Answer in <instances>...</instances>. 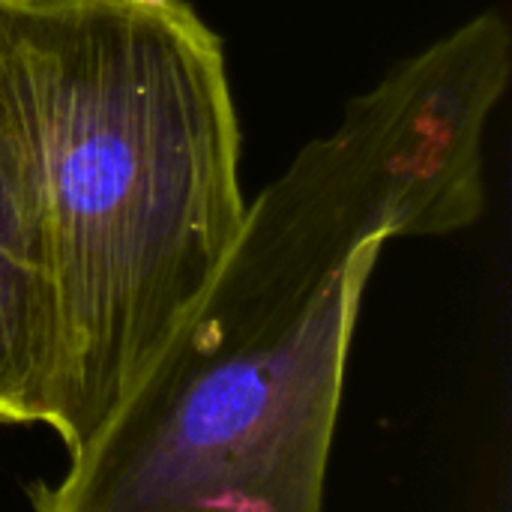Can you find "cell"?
<instances>
[{
	"mask_svg": "<svg viewBox=\"0 0 512 512\" xmlns=\"http://www.w3.org/2000/svg\"><path fill=\"white\" fill-rule=\"evenodd\" d=\"M0 111L54 282L42 426L72 453L216 282L246 213L240 120L183 0H0Z\"/></svg>",
	"mask_w": 512,
	"mask_h": 512,
	"instance_id": "6da1fadb",
	"label": "cell"
},
{
	"mask_svg": "<svg viewBox=\"0 0 512 512\" xmlns=\"http://www.w3.org/2000/svg\"><path fill=\"white\" fill-rule=\"evenodd\" d=\"M381 243L324 282L231 261L69 453L33 512H324L351 342Z\"/></svg>",
	"mask_w": 512,
	"mask_h": 512,
	"instance_id": "7a4b0ae2",
	"label": "cell"
},
{
	"mask_svg": "<svg viewBox=\"0 0 512 512\" xmlns=\"http://www.w3.org/2000/svg\"><path fill=\"white\" fill-rule=\"evenodd\" d=\"M510 75L512 30L498 9L399 60L246 204L228 258L318 282L363 246L477 225L486 132Z\"/></svg>",
	"mask_w": 512,
	"mask_h": 512,
	"instance_id": "3957f363",
	"label": "cell"
},
{
	"mask_svg": "<svg viewBox=\"0 0 512 512\" xmlns=\"http://www.w3.org/2000/svg\"><path fill=\"white\" fill-rule=\"evenodd\" d=\"M54 351L57 306L39 207L0 111V423L42 426Z\"/></svg>",
	"mask_w": 512,
	"mask_h": 512,
	"instance_id": "277c9868",
	"label": "cell"
},
{
	"mask_svg": "<svg viewBox=\"0 0 512 512\" xmlns=\"http://www.w3.org/2000/svg\"><path fill=\"white\" fill-rule=\"evenodd\" d=\"M135 3H141V6H168L174 0H135Z\"/></svg>",
	"mask_w": 512,
	"mask_h": 512,
	"instance_id": "5b68a950",
	"label": "cell"
}]
</instances>
